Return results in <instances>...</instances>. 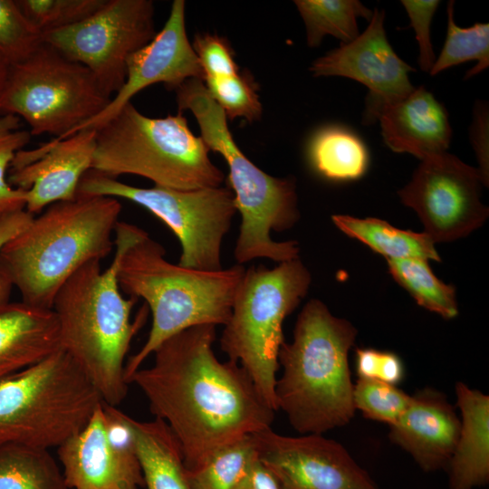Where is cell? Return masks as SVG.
I'll return each instance as SVG.
<instances>
[{
	"instance_id": "60d3db41",
	"label": "cell",
	"mask_w": 489,
	"mask_h": 489,
	"mask_svg": "<svg viewBox=\"0 0 489 489\" xmlns=\"http://www.w3.org/2000/svg\"><path fill=\"white\" fill-rule=\"evenodd\" d=\"M237 489H286L278 477L257 457Z\"/></svg>"
},
{
	"instance_id": "9c48e42d",
	"label": "cell",
	"mask_w": 489,
	"mask_h": 489,
	"mask_svg": "<svg viewBox=\"0 0 489 489\" xmlns=\"http://www.w3.org/2000/svg\"><path fill=\"white\" fill-rule=\"evenodd\" d=\"M311 282L299 257L273 269L263 264L245 268L220 338L222 351L247 372L274 411L283 321L305 297Z\"/></svg>"
},
{
	"instance_id": "7a4b0ae2",
	"label": "cell",
	"mask_w": 489,
	"mask_h": 489,
	"mask_svg": "<svg viewBox=\"0 0 489 489\" xmlns=\"http://www.w3.org/2000/svg\"><path fill=\"white\" fill-rule=\"evenodd\" d=\"M114 234L120 290L143 299L152 316L145 343L125 364L128 384L146 359L171 336L197 325L224 326L245 267L238 264L219 271L184 267L168 262L164 247L136 225L119 221Z\"/></svg>"
},
{
	"instance_id": "f546056e",
	"label": "cell",
	"mask_w": 489,
	"mask_h": 489,
	"mask_svg": "<svg viewBox=\"0 0 489 489\" xmlns=\"http://www.w3.org/2000/svg\"><path fill=\"white\" fill-rule=\"evenodd\" d=\"M454 1L447 3L446 40L429 74L435 76L455 65L477 61V63L466 72L465 78L467 79L488 68L489 24L476 23L470 27H460L454 20Z\"/></svg>"
},
{
	"instance_id": "2e32d148",
	"label": "cell",
	"mask_w": 489,
	"mask_h": 489,
	"mask_svg": "<svg viewBox=\"0 0 489 489\" xmlns=\"http://www.w3.org/2000/svg\"><path fill=\"white\" fill-rule=\"evenodd\" d=\"M205 74L185 27V1H173L163 28L145 46L127 60L126 78L108 106L92 119L73 129H97L112 119L143 89L164 83L176 90L189 79L204 81ZM67 136V137H69Z\"/></svg>"
},
{
	"instance_id": "5b68a950",
	"label": "cell",
	"mask_w": 489,
	"mask_h": 489,
	"mask_svg": "<svg viewBox=\"0 0 489 489\" xmlns=\"http://www.w3.org/2000/svg\"><path fill=\"white\" fill-rule=\"evenodd\" d=\"M113 257L102 271L101 261L87 263L60 288L53 300L61 349L86 373L102 401L118 407L125 398V360L131 340L144 325V303L131 321L138 298L121 294Z\"/></svg>"
},
{
	"instance_id": "8fae6325",
	"label": "cell",
	"mask_w": 489,
	"mask_h": 489,
	"mask_svg": "<svg viewBox=\"0 0 489 489\" xmlns=\"http://www.w3.org/2000/svg\"><path fill=\"white\" fill-rule=\"evenodd\" d=\"M77 196L122 198L159 218L181 244L178 264L201 271H219L222 244L237 213L228 186L180 190L159 186L133 187L94 170L81 179Z\"/></svg>"
},
{
	"instance_id": "4dcf8cb0",
	"label": "cell",
	"mask_w": 489,
	"mask_h": 489,
	"mask_svg": "<svg viewBox=\"0 0 489 489\" xmlns=\"http://www.w3.org/2000/svg\"><path fill=\"white\" fill-rule=\"evenodd\" d=\"M203 82L226 118H244L249 122L260 120L263 108L251 76L238 72L232 76L207 77Z\"/></svg>"
},
{
	"instance_id": "7c38bea8",
	"label": "cell",
	"mask_w": 489,
	"mask_h": 489,
	"mask_svg": "<svg viewBox=\"0 0 489 489\" xmlns=\"http://www.w3.org/2000/svg\"><path fill=\"white\" fill-rule=\"evenodd\" d=\"M150 0H106L83 21L43 34V43L88 68L111 98L124 84L128 58L156 35Z\"/></svg>"
},
{
	"instance_id": "9a60e30c",
	"label": "cell",
	"mask_w": 489,
	"mask_h": 489,
	"mask_svg": "<svg viewBox=\"0 0 489 489\" xmlns=\"http://www.w3.org/2000/svg\"><path fill=\"white\" fill-rule=\"evenodd\" d=\"M384 22L385 11L375 8L363 33L319 57L309 68L314 77L340 76L365 85L369 90L363 112L366 125L374 123L386 107L416 88L408 77L416 70L389 44Z\"/></svg>"
},
{
	"instance_id": "603a6c76",
	"label": "cell",
	"mask_w": 489,
	"mask_h": 489,
	"mask_svg": "<svg viewBox=\"0 0 489 489\" xmlns=\"http://www.w3.org/2000/svg\"><path fill=\"white\" fill-rule=\"evenodd\" d=\"M144 487L192 489L183 454L168 425L155 417L139 421L131 417Z\"/></svg>"
},
{
	"instance_id": "f1b7e54d",
	"label": "cell",
	"mask_w": 489,
	"mask_h": 489,
	"mask_svg": "<svg viewBox=\"0 0 489 489\" xmlns=\"http://www.w3.org/2000/svg\"><path fill=\"white\" fill-rule=\"evenodd\" d=\"M257 454L251 435L216 451L204 464L187 471L192 489H237Z\"/></svg>"
},
{
	"instance_id": "4316f807",
	"label": "cell",
	"mask_w": 489,
	"mask_h": 489,
	"mask_svg": "<svg viewBox=\"0 0 489 489\" xmlns=\"http://www.w3.org/2000/svg\"><path fill=\"white\" fill-rule=\"evenodd\" d=\"M294 4L303 20L307 44L318 47L325 35L353 41L359 34L358 18L369 21L373 11L358 0H296Z\"/></svg>"
},
{
	"instance_id": "e575fe53",
	"label": "cell",
	"mask_w": 489,
	"mask_h": 489,
	"mask_svg": "<svg viewBox=\"0 0 489 489\" xmlns=\"http://www.w3.org/2000/svg\"><path fill=\"white\" fill-rule=\"evenodd\" d=\"M31 133L21 128V119L14 115H0V206H24L25 190L13 187L6 172L16 153L29 143Z\"/></svg>"
},
{
	"instance_id": "484cf974",
	"label": "cell",
	"mask_w": 489,
	"mask_h": 489,
	"mask_svg": "<svg viewBox=\"0 0 489 489\" xmlns=\"http://www.w3.org/2000/svg\"><path fill=\"white\" fill-rule=\"evenodd\" d=\"M0 489H70L49 449L0 446Z\"/></svg>"
},
{
	"instance_id": "e0dca14e",
	"label": "cell",
	"mask_w": 489,
	"mask_h": 489,
	"mask_svg": "<svg viewBox=\"0 0 489 489\" xmlns=\"http://www.w3.org/2000/svg\"><path fill=\"white\" fill-rule=\"evenodd\" d=\"M95 148L96 130L88 129L34 149H24L16 153L7 180L25 190L24 208L35 216L77 197L81 179L91 170Z\"/></svg>"
},
{
	"instance_id": "d6a6232c",
	"label": "cell",
	"mask_w": 489,
	"mask_h": 489,
	"mask_svg": "<svg viewBox=\"0 0 489 489\" xmlns=\"http://www.w3.org/2000/svg\"><path fill=\"white\" fill-rule=\"evenodd\" d=\"M353 405L365 417L391 426L408 407L411 396L376 379H360L353 384Z\"/></svg>"
},
{
	"instance_id": "30bf717a",
	"label": "cell",
	"mask_w": 489,
	"mask_h": 489,
	"mask_svg": "<svg viewBox=\"0 0 489 489\" xmlns=\"http://www.w3.org/2000/svg\"><path fill=\"white\" fill-rule=\"evenodd\" d=\"M111 98L92 72L43 43L24 61L12 64L0 95V115L23 119L31 135L61 140L101 112Z\"/></svg>"
},
{
	"instance_id": "ffe728a7",
	"label": "cell",
	"mask_w": 489,
	"mask_h": 489,
	"mask_svg": "<svg viewBox=\"0 0 489 489\" xmlns=\"http://www.w3.org/2000/svg\"><path fill=\"white\" fill-rule=\"evenodd\" d=\"M378 120L385 144L394 152L423 160L446 152L451 143L447 110L424 86L386 107Z\"/></svg>"
},
{
	"instance_id": "b9f144b4",
	"label": "cell",
	"mask_w": 489,
	"mask_h": 489,
	"mask_svg": "<svg viewBox=\"0 0 489 489\" xmlns=\"http://www.w3.org/2000/svg\"><path fill=\"white\" fill-rule=\"evenodd\" d=\"M10 67V62L0 53V95L6 82Z\"/></svg>"
},
{
	"instance_id": "6da1fadb",
	"label": "cell",
	"mask_w": 489,
	"mask_h": 489,
	"mask_svg": "<svg viewBox=\"0 0 489 489\" xmlns=\"http://www.w3.org/2000/svg\"><path fill=\"white\" fill-rule=\"evenodd\" d=\"M216 327L197 325L171 336L154 350L153 363L128 379L171 430L187 471L219 449L271 427L274 419L275 411L247 372L215 355Z\"/></svg>"
},
{
	"instance_id": "83f0119b",
	"label": "cell",
	"mask_w": 489,
	"mask_h": 489,
	"mask_svg": "<svg viewBox=\"0 0 489 489\" xmlns=\"http://www.w3.org/2000/svg\"><path fill=\"white\" fill-rule=\"evenodd\" d=\"M387 261L391 276L420 306L446 319L458 315L455 288L436 278L427 260L405 258Z\"/></svg>"
},
{
	"instance_id": "f35d334b",
	"label": "cell",
	"mask_w": 489,
	"mask_h": 489,
	"mask_svg": "<svg viewBox=\"0 0 489 489\" xmlns=\"http://www.w3.org/2000/svg\"><path fill=\"white\" fill-rule=\"evenodd\" d=\"M489 113L487 102L477 101L473 110V121L470 128V140L475 152L477 168L484 185H488L489 177Z\"/></svg>"
},
{
	"instance_id": "1f68e13d",
	"label": "cell",
	"mask_w": 489,
	"mask_h": 489,
	"mask_svg": "<svg viewBox=\"0 0 489 489\" xmlns=\"http://www.w3.org/2000/svg\"><path fill=\"white\" fill-rule=\"evenodd\" d=\"M106 0H16L29 22L42 34L60 30L83 21Z\"/></svg>"
},
{
	"instance_id": "5bb4252c",
	"label": "cell",
	"mask_w": 489,
	"mask_h": 489,
	"mask_svg": "<svg viewBox=\"0 0 489 489\" xmlns=\"http://www.w3.org/2000/svg\"><path fill=\"white\" fill-rule=\"evenodd\" d=\"M258 459L286 489H379L345 447L321 434H251Z\"/></svg>"
},
{
	"instance_id": "277c9868",
	"label": "cell",
	"mask_w": 489,
	"mask_h": 489,
	"mask_svg": "<svg viewBox=\"0 0 489 489\" xmlns=\"http://www.w3.org/2000/svg\"><path fill=\"white\" fill-rule=\"evenodd\" d=\"M356 335L350 321L320 300L309 301L299 313L292 342L279 351L283 374L274 389L277 410L297 432L322 435L353 417L348 355Z\"/></svg>"
},
{
	"instance_id": "52a82bcc",
	"label": "cell",
	"mask_w": 489,
	"mask_h": 489,
	"mask_svg": "<svg viewBox=\"0 0 489 489\" xmlns=\"http://www.w3.org/2000/svg\"><path fill=\"white\" fill-rule=\"evenodd\" d=\"M95 130L91 170L96 172L115 178L137 175L180 190L220 187L225 181L209 149L181 112L150 118L129 102Z\"/></svg>"
},
{
	"instance_id": "44dd1931",
	"label": "cell",
	"mask_w": 489,
	"mask_h": 489,
	"mask_svg": "<svg viewBox=\"0 0 489 489\" xmlns=\"http://www.w3.org/2000/svg\"><path fill=\"white\" fill-rule=\"evenodd\" d=\"M61 349L53 310L23 302L0 306V379Z\"/></svg>"
},
{
	"instance_id": "ac0fdd59",
	"label": "cell",
	"mask_w": 489,
	"mask_h": 489,
	"mask_svg": "<svg viewBox=\"0 0 489 489\" xmlns=\"http://www.w3.org/2000/svg\"><path fill=\"white\" fill-rule=\"evenodd\" d=\"M461 427L446 397L425 388L411 396L401 417L389 426L391 442L407 451L425 472L446 468Z\"/></svg>"
},
{
	"instance_id": "8d00e7d4",
	"label": "cell",
	"mask_w": 489,
	"mask_h": 489,
	"mask_svg": "<svg viewBox=\"0 0 489 489\" xmlns=\"http://www.w3.org/2000/svg\"><path fill=\"white\" fill-rule=\"evenodd\" d=\"M401 4L410 20V27L416 33L419 50L418 65L421 71L430 72L436 61L430 38V25L440 1L402 0Z\"/></svg>"
},
{
	"instance_id": "4fadbf2b",
	"label": "cell",
	"mask_w": 489,
	"mask_h": 489,
	"mask_svg": "<svg viewBox=\"0 0 489 489\" xmlns=\"http://www.w3.org/2000/svg\"><path fill=\"white\" fill-rule=\"evenodd\" d=\"M481 184L477 168L444 152L421 160L398 196L417 214L424 233L435 244L450 242L466 236L486 220Z\"/></svg>"
},
{
	"instance_id": "74e56055",
	"label": "cell",
	"mask_w": 489,
	"mask_h": 489,
	"mask_svg": "<svg viewBox=\"0 0 489 489\" xmlns=\"http://www.w3.org/2000/svg\"><path fill=\"white\" fill-rule=\"evenodd\" d=\"M356 370L360 379L394 386L401 382L405 375L403 362L397 354L373 349H357Z\"/></svg>"
},
{
	"instance_id": "cb8c5ba5",
	"label": "cell",
	"mask_w": 489,
	"mask_h": 489,
	"mask_svg": "<svg viewBox=\"0 0 489 489\" xmlns=\"http://www.w3.org/2000/svg\"><path fill=\"white\" fill-rule=\"evenodd\" d=\"M306 152L312 168L333 181L358 179L369 166V152L363 140L340 125L316 129L308 141Z\"/></svg>"
},
{
	"instance_id": "7bdbcfd3",
	"label": "cell",
	"mask_w": 489,
	"mask_h": 489,
	"mask_svg": "<svg viewBox=\"0 0 489 489\" xmlns=\"http://www.w3.org/2000/svg\"><path fill=\"white\" fill-rule=\"evenodd\" d=\"M14 207H19V206H14ZM14 207L0 206V216H1L5 211H7V210H9V209H12V208H14Z\"/></svg>"
},
{
	"instance_id": "836d02e7",
	"label": "cell",
	"mask_w": 489,
	"mask_h": 489,
	"mask_svg": "<svg viewBox=\"0 0 489 489\" xmlns=\"http://www.w3.org/2000/svg\"><path fill=\"white\" fill-rule=\"evenodd\" d=\"M43 43V34L25 17L16 0H0V53L10 64L24 61Z\"/></svg>"
},
{
	"instance_id": "d590c367",
	"label": "cell",
	"mask_w": 489,
	"mask_h": 489,
	"mask_svg": "<svg viewBox=\"0 0 489 489\" xmlns=\"http://www.w3.org/2000/svg\"><path fill=\"white\" fill-rule=\"evenodd\" d=\"M192 47L199 63L207 77L232 76L239 72L234 60L229 43L217 34H198L195 36Z\"/></svg>"
},
{
	"instance_id": "d6986e66",
	"label": "cell",
	"mask_w": 489,
	"mask_h": 489,
	"mask_svg": "<svg viewBox=\"0 0 489 489\" xmlns=\"http://www.w3.org/2000/svg\"><path fill=\"white\" fill-rule=\"evenodd\" d=\"M103 403V402H102ZM70 489H139L142 473L126 466L107 438L102 404L87 425L57 447Z\"/></svg>"
},
{
	"instance_id": "7402d4cb",
	"label": "cell",
	"mask_w": 489,
	"mask_h": 489,
	"mask_svg": "<svg viewBox=\"0 0 489 489\" xmlns=\"http://www.w3.org/2000/svg\"><path fill=\"white\" fill-rule=\"evenodd\" d=\"M455 395L461 427L446 468L449 489H475L489 481V397L462 382Z\"/></svg>"
},
{
	"instance_id": "ba28073f",
	"label": "cell",
	"mask_w": 489,
	"mask_h": 489,
	"mask_svg": "<svg viewBox=\"0 0 489 489\" xmlns=\"http://www.w3.org/2000/svg\"><path fill=\"white\" fill-rule=\"evenodd\" d=\"M102 402L86 373L60 349L0 379V446L58 447Z\"/></svg>"
},
{
	"instance_id": "8992f818",
	"label": "cell",
	"mask_w": 489,
	"mask_h": 489,
	"mask_svg": "<svg viewBox=\"0 0 489 489\" xmlns=\"http://www.w3.org/2000/svg\"><path fill=\"white\" fill-rule=\"evenodd\" d=\"M176 93L180 112H192L209 150L219 153L227 164L228 187L241 215L234 250L236 263L243 265L266 258L279 264L298 258L297 242H277L271 237V231L290 229L300 217L294 179L265 173L241 151L228 129L225 112L202 81L189 79L176 89Z\"/></svg>"
},
{
	"instance_id": "d4e9b609",
	"label": "cell",
	"mask_w": 489,
	"mask_h": 489,
	"mask_svg": "<svg viewBox=\"0 0 489 489\" xmlns=\"http://www.w3.org/2000/svg\"><path fill=\"white\" fill-rule=\"evenodd\" d=\"M331 219L344 234L364 243L387 260L420 258L441 261L435 243L424 232L401 230L378 218L360 219L333 215Z\"/></svg>"
},
{
	"instance_id": "3957f363",
	"label": "cell",
	"mask_w": 489,
	"mask_h": 489,
	"mask_svg": "<svg viewBox=\"0 0 489 489\" xmlns=\"http://www.w3.org/2000/svg\"><path fill=\"white\" fill-rule=\"evenodd\" d=\"M119 199L81 197L47 206L0 250V277L22 302L52 310L56 293L82 266L108 256L121 212Z\"/></svg>"
},
{
	"instance_id": "ab89813d",
	"label": "cell",
	"mask_w": 489,
	"mask_h": 489,
	"mask_svg": "<svg viewBox=\"0 0 489 489\" xmlns=\"http://www.w3.org/2000/svg\"><path fill=\"white\" fill-rule=\"evenodd\" d=\"M34 216L24 206L5 211L0 216V250L6 242L24 229ZM12 288L9 283L0 277V306L9 302Z\"/></svg>"
}]
</instances>
